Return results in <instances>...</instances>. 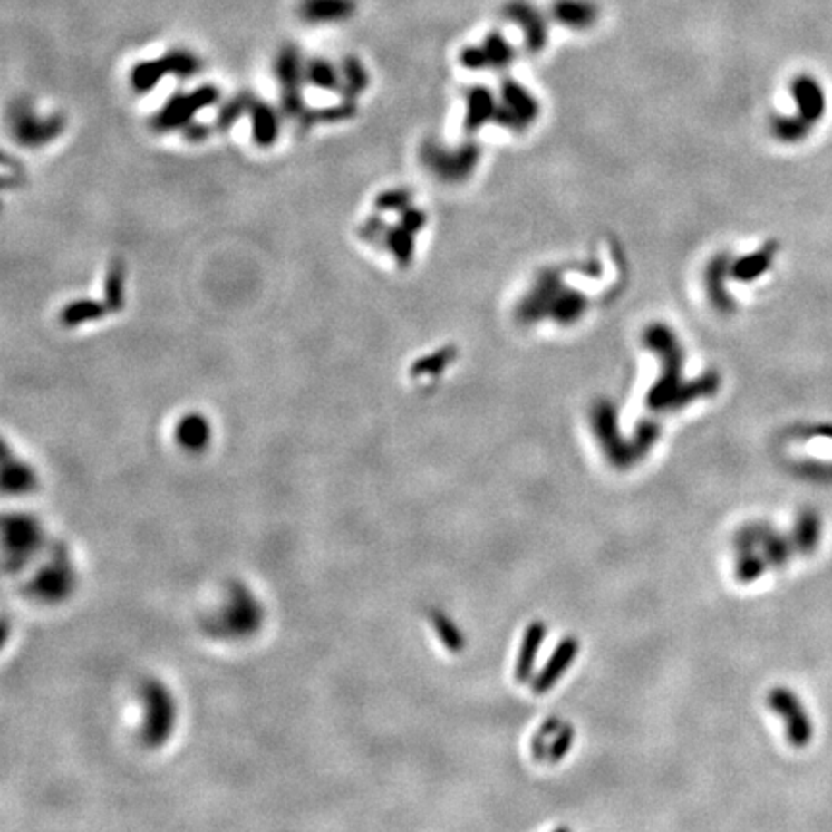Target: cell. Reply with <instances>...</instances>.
<instances>
[{"mask_svg": "<svg viewBox=\"0 0 832 832\" xmlns=\"http://www.w3.org/2000/svg\"><path fill=\"white\" fill-rule=\"evenodd\" d=\"M796 104L794 116H777L773 120V133L780 143L796 145L806 141L813 128L827 114V91L817 77L799 73L790 85Z\"/></svg>", "mask_w": 832, "mask_h": 832, "instance_id": "obj_1", "label": "cell"}, {"mask_svg": "<svg viewBox=\"0 0 832 832\" xmlns=\"http://www.w3.org/2000/svg\"><path fill=\"white\" fill-rule=\"evenodd\" d=\"M220 102V89L205 83L191 91H176L150 118V128L157 133L181 131L185 126L197 118L198 112Z\"/></svg>", "mask_w": 832, "mask_h": 832, "instance_id": "obj_2", "label": "cell"}, {"mask_svg": "<svg viewBox=\"0 0 832 832\" xmlns=\"http://www.w3.org/2000/svg\"><path fill=\"white\" fill-rule=\"evenodd\" d=\"M305 64L297 44H284L274 58V77L280 85V108L287 118H301L306 112L303 85L306 83Z\"/></svg>", "mask_w": 832, "mask_h": 832, "instance_id": "obj_3", "label": "cell"}, {"mask_svg": "<svg viewBox=\"0 0 832 832\" xmlns=\"http://www.w3.org/2000/svg\"><path fill=\"white\" fill-rule=\"evenodd\" d=\"M66 130V118L62 114L39 116L34 108L15 106L10 111V131L14 141L27 147L37 149L54 139Z\"/></svg>", "mask_w": 832, "mask_h": 832, "instance_id": "obj_4", "label": "cell"}, {"mask_svg": "<svg viewBox=\"0 0 832 832\" xmlns=\"http://www.w3.org/2000/svg\"><path fill=\"white\" fill-rule=\"evenodd\" d=\"M769 705L786 721L790 744L794 748H806L811 742L813 729L804 705L798 701L794 693L786 688H777L769 693Z\"/></svg>", "mask_w": 832, "mask_h": 832, "instance_id": "obj_5", "label": "cell"}, {"mask_svg": "<svg viewBox=\"0 0 832 832\" xmlns=\"http://www.w3.org/2000/svg\"><path fill=\"white\" fill-rule=\"evenodd\" d=\"M515 58V49L501 34L493 31L482 44H472L462 49L460 64L470 70H486V68H503L511 64Z\"/></svg>", "mask_w": 832, "mask_h": 832, "instance_id": "obj_6", "label": "cell"}, {"mask_svg": "<svg viewBox=\"0 0 832 832\" xmlns=\"http://www.w3.org/2000/svg\"><path fill=\"white\" fill-rule=\"evenodd\" d=\"M505 18L522 29L527 49L539 53L547 43V20L528 0H511L505 6Z\"/></svg>", "mask_w": 832, "mask_h": 832, "instance_id": "obj_7", "label": "cell"}, {"mask_svg": "<svg viewBox=\"0 0 832 832\" xmlns=\"http://www.w3.org/2000/svg\"><path fill=\"white\" fill-rule=\"evenodd\" d=\"M282 108H276L266 101H260L253 95L249 104V121H251V137L256 147L270 149L277 143L282 131Z\"/></svg>", "mask_w": 832, "mask_h": 832, "instance_id": "obj_8", "label": "cell"}, {"mask_svg": "<svg viewBox=\"0 0 832 832\" xmlns=\"http://www.w3.org/2000/svg\"><path fill=\"white\" fill-rule=\"evenodd\" d=\"M422 160L430 168V172L438 174L443 179H455L460 178L465 172H469V168L474 160L472 154L467 152H450V150H441L436 145H426L422 149Z\"/></svg>", "mask_w": 832, "mask_h": 832, "instance_id": "obj_9", "label": "cell"}, {"mask_svg": "<svg viewBox=\"0 0 832 832\" xmlns=\"http://www.w3.org/2000/svg\"><path fill=\"white\" fill-rule=\"evenodd\" d=\"M551 15L568 29H588L599 18V6L594 0H555Z\"/></svg>", "mask_w": 832, "mask_h": 832, "instance_id": "obj_10", "label": "cell"}, {"mask_svg": "<svg viewBox=\"0 0 832 832\" xmlns=\"http://www.w3.org/2000/svg\"><path fill=\"white\" fill-rule=\"evenodd\" d=\"M357 10L354 0H303L301 18L308 24H335L349 20Z\"/></svg>", "mask_w": 832, "mask_h": 832, "instance_id": "obj_11", "label": "cell"}, {"mask_svg": "<svg viewBox=\"0 0 832 832\" xmlns=\"http://www.w3.org/2000/svg\"><path fill=\"white\" fill-rule=\"evenodd\" d=\"M108 313V306L104 301L97 299H73L68 305L62 306V311L58 314V320L64 328H77L83 326L87 322H97L104 318Z\"/></svg>", "mask_w": 832, "mask_h": 832, "instance_id": "obj_12", "label": "cell"}, {"mask_svg": "<svg viewBox=\"0 0 832 832\" xmlns=\"http://www.w3.org/2000/svg\"><path fill=\"white\" fill-rule=\"evenodd\" d=\"M102 301L111 313H120L126 306V262L114 258L106 266L102 280Z\"/></svg>", "mask_w": 832, "mask_h": 832, "instance_id": "obj_13", "label": "cell"}, {"mask_svg": "<svg viewBox=\"0 0 832 832\" xmlns=\"http://www.w3.org/2000/svg\"><path fill=\"white\" fill-rule=\"evenodd\" d=\"M305 77L306 83L318 89V91H326V92H339L342 95L343 89V80H342V70L339 66L332 64L326 58H311L305 64Z\"/></svg>", "mask_w": 832, "mask_h": 832, "instance_id": "obj_14", "label": "cell"}, {"mask_svg": "<svg viewBox=\"0 0 832 832\" xmlns=\"http://www.w3.org/2000/svg\"><path fill=\"white\" fill-rule=\"evenodd\" d=\"M354 114H357V101L354 99H342L335 104L324 106V108H306V112L299 118L301 126L305 130L313 128L314 123H339L351 120Z\"/></svg>", "mask_w": 832, "mask_h": 832, "instance_id": "obj_15", "label": "cell"}, {"mask_svg": "<svg viewBox=\"0 0 832 832\" xmlns=\"http://www.w3.org/2000/svg\"><path fill=\"white\" fill-rule=\"evenodd\" d=\"M164 75H168L164 56L152 58V60H141L131 68L130 83L137 95H147V92H150L164 80Z\"/></svg>", "mask_w": 832, "mask_h": 832, "instance_id": "obj_16", "label": "cell"}, {"mask_svg": "<svg viewBox=\"0 0 832 832\" xmlns=\"http://www.w3.org/2000/svg\"><path fill=\"white\" fill-rule=\"evenodd\" d=\"M339 70H342V80H343L342 97L357 101V97L363 95L370 85V75L361 62V58L354 54H347L342 60V64H339Z\"/></svg>", "mask_w": 832, "mask_h": 832, "instance_id": "obj_17", "label": "cell"}, {"mask_svg": "<svg viewBox=\"0 0 832 832\" xmlns=\"http://www.w3.org/2000/svg\"><path fill=\"white\" fill-rule=\"evenodd\" d=\"M383 247L395 258L397 266L407 268L414 256V234L401 224L390 226L385 231Z\"/></svg>", "mask_w": 832, "mask_h": 832, "instance_id": "obj_18", "label": "cell"}, {"mask_svg": "<svg viewBox=\"0 0 832 832\" xmlns=\"http://www.w3.org/2000/svg\"><path fill=\"white\" fill-rule=\"evenodd\" d=\"M251 99H253L251 92H249V91H243V92H239V95H236L234 99L226 101V102L218 108V114H216L214 126H212L214 131L227 133L231 128H234L236 123H237L243 116L249 114Z\"/></svg>", "mask_w": 832, "mask_h": 832, "instance_id": "obj_19", "label": "cell"}, {"mask_svg": "<svg viewBox=\"0 0 832 832\" xmlns=\"http://www.w3.org/2000/svg\"><path fill=\"white\" fill-rule=\"evenodd\" d=\"M576 650H578V643L575 640H565L561 645H559V650L555 652V655L549 659V665L544 669L542 676L537 678L536 684H534V690L536 692H544L547 690L555 681H557L559 674L568 667V663L573 661V657L576 655Z\"/></svg>", "mask_w": 832, "mask_h": 832, "instance_id": "obj_20", "label": "cell"}, {"mask_svg": "<svg viewBox=\"0 0 832 832\" xmlns=\"http://www.w3.org/2000/svg\"><path fill=\"white\" fill-rule=\"evenodd\" d=\"M176 436L179 440L181 445L185 447H193V450H198V447H203L208 438H210V428H208V422L203 414H185L183 419L179 421L178 428H176Z\"/></svg>", "mask_w": 832, "mask_h": 832, "instance_id": "obj_21", "label": "cell"}, {"mask_svg": "<svg viewBox=\"0 0 832 832\" xmlns=\"http://www.w3.org/2000/svg\"><path fill=\"white\" fill-rule=\"evenodd\" d=\"M164 56L168 73L178 77V80H191L193 75H197L203 68L200 60L191 53V51H183V49H174L168 51Z\"/></svg>", "mask_w": 832, "mask_h": 832, "instance_id": "obj_22", "label": "cell"}, {"mask_svg": "<svg viewBox=\"0 0 832 832\" xmlns=\"http://www.w3.org/2000/svg\"><path fill=\"white\" fill-rule=\"evenodd\" d=\"M775 253H777V247L767 245L765 249H761L759 253H753L740 262L734 276H738V280H746V282L755 280V277H759L761 274H765L770 266H773Z\"/></svg>", "mask_w": 832, "mask_h": 832, "instance_id": "obj_23", "label": "cell"}, {"mask_svg": "<svg viewBox=\"0 0 832 832\" xmlns=\"http://www.w3.org/2000/svg\"><path fill=\"white\" fill-rule=\"evenodd\" d=\"M821 536V520L815 513L808 511L799 517L798 527L794 532V542L801 553H811L817 544H819Z\"/></svg>", "mask_w": 832, "mask_h": 832, "instance_id": "obj_24", "label": "cell"}, {"mask_svg": "<svg viewBox=\"0 0 832 832\" xmlns=\"http://www.w3.org/2000/svg\"><path fill=\"white\" fill-rule=\"evenodd\" d=\"M546 636V628L544 624H532L527 632V638H524V643H522V652H520V657H518V669H517V674H518V681H524V678H527L530 674V669H532V663H534V655L537 652V647L539 643H542Z\"/></svg>", "mask_w": 832, "mask_h": 832, "instance_id": "obj_25", "label": "cell"}, {"mask_svg": "<svg viewBox=\"0 0 832 832\" xmlns=\"http://www.w3.org/2000/svg\"><path fill=\"white\" fill-rule=\"evenodd\" d=\"M484 108H493V101H491L489 91L482 89V87H474L469 92V116H467V128L469 130H476L478 126H480L478 121H480L486 116Z\"/></svg>", "mask_w": 832, "mask_h": 832, "instance_id": "obj_26", "label": "cell"}, {"mask_svg": "<svg viewBox=\"0 0 832 832\" xmlns=\"http://www.w3.org/2000/svg\"><path fill=\"white\" fill-rule=\"evenodd\" d=\"M374 207L378 212H401L407 207H411V191L407 189H385L382 191L376 200Z\"/></svg>", "mask_w": 832, "mask_h": 832, "instance_id": "obj_27", "label": "cell"}, {"mask_svg": "<svg viewBox=\"0 0 832 832\" xmlns=\"http://www.w3.org/2000/svg\"><path fill=\"white\" fill-rule=\"evenodd\" d=\"M453 357V351L451 349H441V351H436V353H431L428 354V357L424 359H419L412 368H411V374L412 376H422V374H438L441 372V368L445 364H450Z\"/></svg>", "mask_w": 832, "mask_h": 832, "instance_id": "obj_28", "label": "cell"}, {"mask_svg": "<svg viewBox=\"0 0 832 832\" xmlns=\"http://www.w3.org/2000/svg\"><path fill=\"white\" fill-rule=\"evenodd\" d=\"M388 227H390L388 222H385L380 214H374V216H368V218L359 226L357 236L366 243L383 245V237H385V231H388Z\"/></svg>", "mask_w": 832, "mask_h": 832, "instance_id": "obj_29", "label": "cell"}, {"mask_svg": "<svg viewBox=\"0 0 832 832\" xmlns=\"http://www.w3.org/2000/svg\"><path fill=\"white\" fill-rule=\"evenodd\" d=\"M399 224L407 227L409 231H412V234L416 236L426 224V214L421 208L407 207L405 210L399 212Z\"/></svg>", "mask_w": 832, "mask_h": 832, "instance_id": "obj_30", "label": "cell"}, {"mask_svg": "<svg viewBox=\"0 0 832 832\" xmlns=\"http://www.w3.org/2000/svg\"><path fill=\"white\" fill-rule=\"evenodd\" d=\"M212 130H214V128L207 126V123L193 120V121L189 123V126H185L181 131H183L185 141H189V143H205L207 139L210 137Z\"/></svg>", "mask_w": 832, "mask_h": 832, "instance_id": "obj_31", "label": "cell"}, {"mask_svg": "<svg viewBox=\"0 0 832 832\" xmlns=\"http://www.w3.org/2000/svg\"><path fill=\"white\" fill-rule=\"evenodd\" d=\"M767 555H769V559L780 565L784 563L786 559H788V546H786V542H780V539H777V542H770V546L767 547Z\"/></svg>", "mask_w": 832, "mask_h": 832, "instance_id": "obj_32", "label": "cell"}]
</instances>
